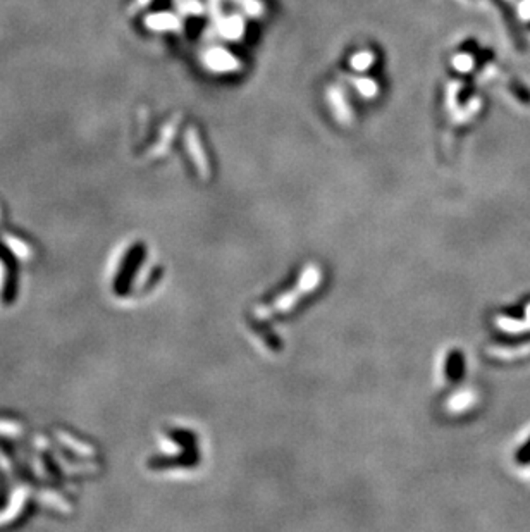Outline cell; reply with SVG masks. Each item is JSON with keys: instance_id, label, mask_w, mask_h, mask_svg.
<instances>
[{"instance_id": "6da1fadb", "label": "cell", "mask_w": 530, "mask_h": 532, "mask_svg": "<svg viewBox=\"0 0 530 532\" xmlns=\"http://www.w3.org/2000/svg\"><path fill=\"white\" fill-rule=\"evenodd\" d=\"M357 60H360V62H364V67H365V66H367V62H368V55H358V57H357ZM354 66H357V67H361V64H354Z\"/></svg>"}]
</instances>
